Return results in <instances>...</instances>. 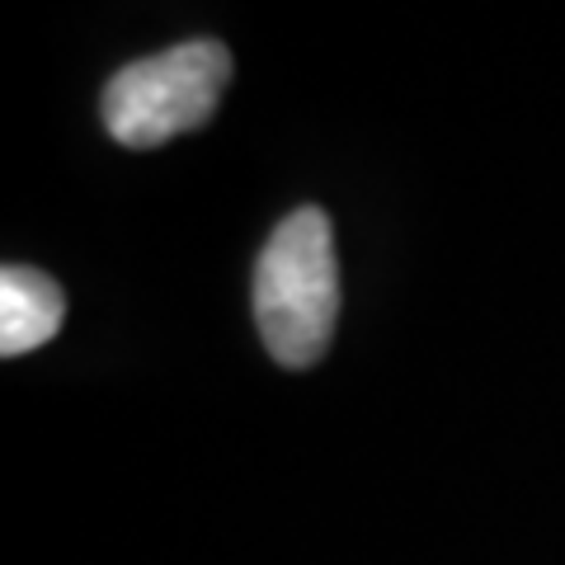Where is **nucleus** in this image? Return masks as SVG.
<instances>
[{
	"label": "nucleus",
	"mask_w": 565,
	"mask_h": 565,
	"mask_svg": "<svg viewBox=\"0 0 565 565\" xmlns=\"http://www.w3.org/2000/svg\"><path fill=\"white\" fill-rule=\"evenodd\" d=\"M340 321V259L321 207H297L274 226L255 264V326L278 367L326 359Z\"/></svg>",
	"instance_id": "1"
},
{
	"label": "nucleus",
	"mask_w": 565,
	"mask_h": 565,
	"mask_svg": "<svg viewBox=\"0 0 565 565\" xmlns=\"http://www.w3.org/2000/svg\"><path fill=\"white\" fill-rule=\"evenodd\" d=\"M226 81H232V52L217 39H193L141 57L114 71V81L104 85V128L118 147L151 151L170 137L203 128L217 114Z\"/></svg>",
	"instance_id": "2"
},
{
	"label": "nucleus",
	"mask_w": 565,
	"mask_h": 565,
	"mask_svg": "<svg viewBox=\"0 0 565 565\" xmlns=\"http://www.w3.org/2000/svg\"><path fill=\"white\" fill-rule=\"evenodd\" d=\"M66 297L43 269L6 264L0 274V353L20 359L29 349H43L62 330Z\"/></svg>",
	"instance_id": "3"
}]
</instances>
